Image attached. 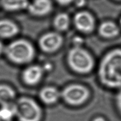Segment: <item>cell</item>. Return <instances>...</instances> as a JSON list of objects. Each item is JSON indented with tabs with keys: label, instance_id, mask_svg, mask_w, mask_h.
Returning <instances> with one entry per match:
<instances>
[{
	"label": "cell",
	"instance_id": "cell-22",
	"mask_svg": "<svg viewBox=\"0 0 121 121\" xmlns=\"http://www.w3.org/2000/svg\"></svg>",
	"mask_w": 121,
	"mask_h": 121
},
{
	"label": "cell",
	"instance_id": "cell-2",
	"mask_svg": "<svg viewBox=\"0 0 121 121\" xmlns=\"http://www.w3.org/2000/svg\"><path fill=\"white\" fill-rule=\"evenodd\" d=\"M9 59L17 64L30 62L34 56V50L32 44L25 40H18L10 44L6 49Z\"/></svg>",
	"mask_w": 121,
	"mask_h": 121
},
{
	"label": "cell",
	"instance_id": "cell-1",
	"mask_svg": "<svg viewBox=\"0 0 121 121\" xmlns=\"http://www.w3.org/2000/svg\"><path fill=\"white\" fill-rule=\"evenodd\" d=\"M99 76L101 82L110 88L121 87V50L106 55L101 62Z\"/></svg>",
	"mask_w": 121,
	"mask_h": 121
},
{
	"label": "cell",
	"instance_id": "cell-10",
	"mask_svg": "<svg viewBox=\"0 0 121 121\" xmlns=\"http://www.w3.org/2000/svg\"><path fill=\"white\" fill-rule=\"evenodd\" d=\"M18 32L17 26L11 21L8 20H0V36L10 37L17 34Z\"/></svg>",
	"mask_w": 121,
	"mask_h": 121
},
{
	"label": "cell",
	"instance_id": "cell-11",
	"mask_svg": "<svg viewBox=\"0 0 121 121\" xmlns=\"http://www.w3.org/2000/svg\"><path fill=\"white\" fill-rule=\"evenodd\" d=\"M60 94L57 89L53 87H46L40 92L39 96L42 100L47 104L55 103L59 99Z\"/></svg>",
	"mask_w": 121,
	"mask_h": 121
},
{
	"label": "cell",
	"instance_id": "cell-5",
	"mask_svg": "<svg viewBox=\"0 0 121 121\" xmlns=\"http://www.w3.org/2000/svg\"><path fill=\"white\" fill-rule=\"evenodd\" d=\"M89 92L86 87L81 85L74 84L67 86L62 92V97L67 103L78 106L84 103L88 98Z\"/></svg>",
	"mask_w": 121,
	"mask_h": 121
},
{
	"label": "cell",
	"instance_id": "cell-21",
	"mask_svg": "<svg viewBox=\"0 0 121 121\" xmlns=\"http://www.w3.org/2000/svg\"><path fill=\"white\" fill-rule=\"evenodd\" d=\"M3 46L2 45V44L0 42V54H1L2 53V52L3 51Z\"/></svg>",
	"mask_w": 121,
	"mask_h": 121
},
{
	"label": "cell",
	"instance_id": "cell-18",
	"mask_svg": "<svg viewBox=\"0 0 121 121\" xmlns=\"http://www.w3.org/2000/svg\"><path fill=\"white\" fill-rule=\"evenodd\" d=\"M59 3L61 4H66L72 2L73 0H57Z\"/></svg>",
	"mask_w": 121,
	"mask_h": 121
},
{
	"label": "cell",
	"instance_id": "cell-14",
	"mask_svg": "<svg viewBox=\"0 0 121 121\" xmlns=\"http://www.w3.org/2000/svg\"><path fill=\"white\" fill-rule=\"evenodd\" d=\"M14 97L15 92L13 89L7 85H0V104H11Z\"/></svg>",
	"mask_w": 121,
	"mask_h": 121
},
{
	"label": "cell",
	"instance_id": "cell-13",
	"mask_svg": "<svg viewBox=\"0 0 121 121\" xmlns=\"http://www.w3.org/2000/svg\"><path fill=\"white\" fill-rule=\"evenodd\" d=\"M1 1L4 8L10 11L25 9L29 5L28 0H1Z\"/></svg>",
	"mask_w": 121,
	"mask_h": 121
},
{
	"label": "cell",
	"instance_id": "cell-16",
	"mask_svg": "<svg viewBox=\"0 0 121 121\" xmlns=\"http://www.w3.org/2000/svg\"><path fill=\"white\" fill-rule=\"evenodd\" d=\"M69 25V19L66 14L60 13L56 17L55 25L58 30H64L67 29Z\"/></svg>",
	"mask_w": 121,
	"mask_h": 121
},
{
	"label": "cell",
	"instance_id": "cell-9",
	"mask_svg": "<svg viewBox=\"0 0 121 121\" xmlns=\"http://www.w3.org/2000/svg\"><path fill=\"white\" fill-rule=\"evenodd\" d=\"M43 75V70L38 66L29 67L23 73V80L28 85H35L39 82Z\"/></svg>",
	"mask_w": 121,
	"mask_h": 121
},
{
	"label": "cell",
	"instance_id": "cell-19",
	"mask_svg": "<svg viewBox=\"0 0 121 121\" xmlns=\"http://www.w3.org/2000/svg\"><path fill=\"white\" fill-rule=\"evenodd\" d=\"M84 4V0H78L77 4L78 5H82Z\"/></svg>",
	"mask_w": 121,
	"mask_h": 121
},
{
	"label": "cell",
	"instance_id": "cell-20",
	"mask_svg": "<svg viewBox=\"0 0 121 121\" xmlns=\"http://www.w3.org/2000/svg\"><path fill=\"white\" fill-rule=\"evenodd\" d=\"M93 121H106V120L102 117H97L95 118Z\"/></svg>",
	"mask_w": 121,
	"mask_h": 121
},
{
	"label": "cell",
	"instance_id": "cell-4",
	"mask_svg": "<svg viewBox=\"0 0 121 121\" xmlns=\"http://www.w3.org/2000/svg\"><path fill=\"white\" fill-rule=\"evenodd\" d=\"M15 105L16 116L20 121H39L42 112L40 107L33 100L22 98Z\"/></svg>",
	"mask_w": 121,
	"mask_h": 121
},
{
	"label": "cell",
	"instance_id": "cell-6",
	"mask_svg": "<svg viewBox=\"0 0 121 121\" xmlns=\"http://www.w3.org/2000/svg\"><path fill=\"white\" fill-rule=\"evenodd\" d=\"M62 44V38L56 33H49L41 37L39 44L42 49L47 52L55 51Z\"/></svg>",
	"mask_w": 121,
	"mask_h": 121
},
{
	"label": "cell",
	"instance_id": "cell-17",
	"mask_svg": "<svg viewBox=\"0 0 121 121\" xmlns=\"http://www.w3.org/2000/svg\"><path fill=\"white\" fill-rule=\"evenodd\" d=\"M116 104L118 109L121 113V91L118 93L116 97Z\"/></svg>",
	"mask_w": 121,
	"mask_h": 121
},
{
	"label": "cell",
	"instance_id": "cell-3",
	"mask_svg": "<svg viewBox=\"0 0 121 121\" xmlns=\"http://www.w3.org/2000/svg\"><path fill=\"white\" fill-rule=\"evenodd\" d=\"M68 61L72 69L80 73L89 72L93 66V60L90 55L79 47L74 48L69 51Z\"/></svg>",
	"mask_w": 121,
	"mask_h": 121
},
{
	"label": "cell",
	"instance_id": "cell-12",
	"mask_svg": "<svg viewBox=\"0 0 121 121\" xmlns=\"http://www.w3.org/2000/svg\"><path fill=\"white\" fill-rule=\"evenodd\" d=\"M119 32L118 28L114 23L107 22L101 25L99 32L102 36L107 38H111L116 36Z\"/></svg>",
	"mask_w": 121,
	"mask_h": 121
},
{
	"label": "cell",
	"instance_id": "cell-15",
	"mask_svg": "<svg viewBox=\"0 0 121 121\" xmlns=\"http://www.w3.org/2000/svg\"><path fill=\"white\" fill-rule=\"evenodd\" d=\"M16 116L15 105L11 104L2 105L0 108V121H11Z\"/></svg>",
	"mask_w": 121,
	"mask_h": 121
},
{
	"label": "cell",
	"instance_id": "cell-7",
	"mask_svg": "<svg viewBox=\"0 0 121 121\" xmlns=\"http://www.w3.org/2000/svg\"><path fill=\"white\" fill-rule=\"evenodd\" d=\"M75 24L79 30L84 32H91L95 26L92 16L86 12H81L77 14L75 17Z\"/></svg>",
	"mask_w": 121,
	"mask_h": 121
},
{
	"label": "cell",
	"instance_id": "cell-8",
	"mask_svg": "<svg viewBox=\"0 0 121 121\" xmlns=\"http://www.w3.org/2000/svg\"><path fill=\"white\" fill-rule=\"evenodd\" d=\"M29 11L35 16H44L49 13L52 9V4L50 0H34L28 6Z\"/></svg>",
	"mask_w": 121,
	"mask_h": 121
}]
</instances>
